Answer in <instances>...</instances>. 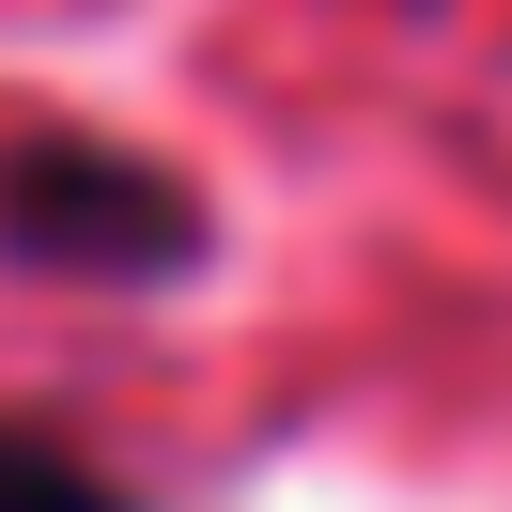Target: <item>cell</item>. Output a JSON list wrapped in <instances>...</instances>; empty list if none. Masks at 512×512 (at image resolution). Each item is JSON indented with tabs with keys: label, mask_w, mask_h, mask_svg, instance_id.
<instances>
[{
	"label": "cell",
	"mask_w": 512,
	"mask_h": 512,
	"mask_svg": "<svg viewBox=\"0 0 512 512\" xmlns=\"http://www.w3.org/2000/svg\"><path fill=\"white\" fill-rule=\"evenodd\" d=\"M0 512H140V481H109L78 435L47 419H0Z\"/></svg>",
	"instance_id": "2"
},
{
	"label": "cell",
	"mask_w": 512,
	"mask_h": 512,
	"mask_svg": "<svg viewBox=\"0 0 512 512\" xmlns=\"http://www.w3.org/2000/svg\"><path fill=\"white\" fill-rule=\"evenodd\" d=\"M218 249L202 233V187L125 140H16L0 156V264L32 280H78V295H171L187 264Z\"/></svg>",
	"instance_id": "1"
}]
</instances>
